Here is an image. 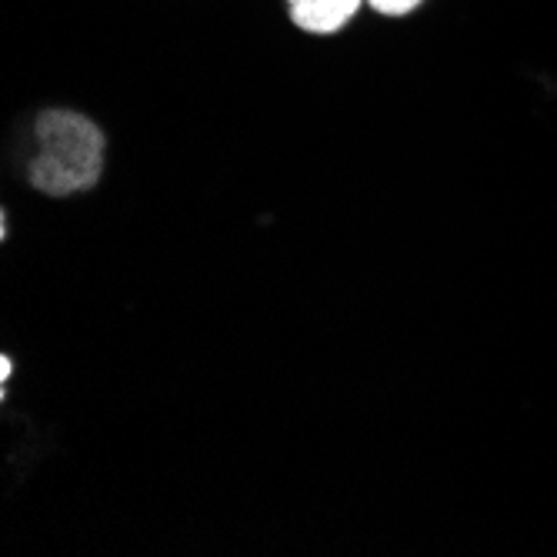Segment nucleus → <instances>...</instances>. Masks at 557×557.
<instances>
[{"label":"nucleus","instance_id":"1","mask_svg":"<svg viewBox=\"0 0 557 557\" xmlns=\"http://www.w3.org/2000/svg\"><path fill=\"white\" fill-rule=\"evenodd\" d=\"M21 177L50 200L94 190L108 171V134L74 108H40L21 127Z\"/></svg>","mask_w":557,"mask_h":557},{"label":"nucleus","instance_id":"2","mask_svg":"<svg viewBox=\"0 0 557 557\" xmlns=\"http://www.w3.org/2000/svg\"><path fill=\"white\" fill-rule=\"evenodd\" d=\"M368 0H284L287 21L308 37H337L361 17Z\"/></svg>","mask_w":557,"mask_h":557},{"label":"nucleus","instance_id":"3","mask_svg":"<svg viewBox=\"0 0 557 557\" xmlns=\"http://www.w3.org/2000/svg\"><path fill=\"white\" fill-rule=\"evenodd\" d=\"M368 8L384 21H408L428 8V0H368Z\"/></svg>","mask_w":557,"mask_h":557},{"label":"nucleus","instance_id":"4","mask_svg":"<svg viewBox=\"0 0 557 557\" xmlns=\"http://www.w3.org/2000/svg\"><path fill=\"white\" fill-rule=\"evenodd\" d=\"M11 374H14V358L4 354V361H0V387H4V397H8V387H11Z\"/></svg>","mask_w":557,"mask_h":557}]
</instances>
